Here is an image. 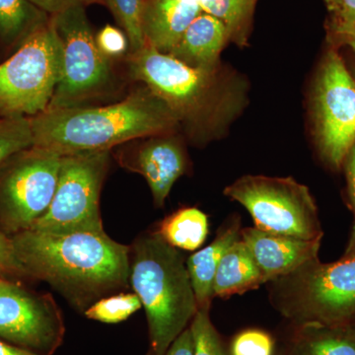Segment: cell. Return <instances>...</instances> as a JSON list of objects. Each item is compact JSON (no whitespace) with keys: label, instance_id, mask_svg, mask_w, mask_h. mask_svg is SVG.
I'll list each match as a JSON object with an SVG mask.
<instances>
[{"label":"cell","instance_id":"6da1fadb","mask_svg":"<svg viewBox=\"0 0 355 355\" xmlns=\"http://www.w3.org/2000/svg\"><path fill=\"white\" fill-rule=\"evenodd\" d=\"M11 239L26 277L48 282L79 310L130 282V247L105 231L53 234L30 229Z\"/></svg>","mask_w":355,"mask_h":355},{"label":"cell","instance_id":"8992f818","mask_svg":"<svg viewBox=\"0 0 355 355\" xmlns=\"http://www.w3.org/2000/svg\"><path fill=\"white\" fill-rule=\"evenodd\" d=\"M128 64L133 80L146 84L180 121L200 123L221 111L223 95L217 69L191 67L147 44L130 53Z\"/></svg>","mask_w":355,"mask_h":355},{"label":"cell","instance_id":"f546056e","mask_svg":"<svg viewBox=\"0 0 355 355\" xmlns=\"http://www.w3.org/2000/svg\"><path fill=\"white\" fill-rule=\"evenodd\" d=\"M0 275L9 279L27 277L16 257L12 239L1 229H0Z\"/></svg>","mask_w":355,"mask_h":355},{"label":"cell","instance_id":"9c48e42d","mask_svg":"<svg viewBox=\"0 0 355 355\" xmlns=\"http://www.w3.org/2000/svg\"><path fill=\"white\" fill-rule=\"evenodd\" d=\"M108 165L109 151L62 156L55 196L32 230L53 234L104 231L100 193Z\"/></svg>","mask_w":355,"mask_h":355},{"label":"cell","instance_id":"7a4b0ae2","mask_svg":"<svg viewBox=\"0 0 355 355\" xmlns=\"http://www.w3.org/2000/svg\"><path fill=\"white\" fill-rule=\"evenodd\" d=\"M34 144L60 156L109 151L140 137L174 130V112L148 88L103 107L46 109L30 118Z\"/></svg>","mask_w":355,"mask_h":355},{"label":"cell","instance_id":"2e32d148","mask_svg":"<svg viewBox=\"0 0 355 355\" xmlns=\"http://www.w3.org/2000/svg\"><path fill=\"white\" fill-rule=\"evenodd\" d=\"M228 41L225 25L214 16L202 12L187 28L168 55L191 67L214 69Z\"/></svg>","mask_w":355,"mask_h":355},{"label":"cell","instance_id":"277c9868","mask_svg":"<svg viewBox=\"0 0 355 355\" xmlns=\"http://www.w3.org/2000/svg\"><path fill=\"white\" fill-rule=\"evenodd\" d=\"M270 282L275 307L300 326L352 324L355 319V235L340 260L324 263L313 259Z\"/></svg>","mask_w":355,"mask_h":355},{"label":"cell","instance_id":"5b68a950","mask_svg":"<svg viewBox=\"0 0 355 355\" xmlns=\"http://www.w3.org/2000/svg\"><path fill=\"white\" fill-rule=\"evenodd\" d=\"M62 51L51 17L0 64V119L32 118L48 109L62 76Z\"/></svg>","mask_w":355,"mask_h":355},{"label":"cell","instance_id":"cb8c5ba5","mask_svg":"<svg viewBox=\"0 0 355 355\" xmlns=\"http://www.w3.org/2000/svg\"><path fill=\"white\" fill-rule=\"evenodd\" d=\"M127 35L130 53L146 44L144 33V0H105Z\"/></svg>","mask_w":355,"mask_h":355},{"label":"cell","instance_id":"7402d4cb","mask_svg":"<svg viewBox=\"0 0 355 355\" xmlns=\"http://www.w3.org/2000/svg\"><path fill=\"white\" fill-rule=\"evenodd\" d=\"M256 2L257 0H200V6L202 12L214 16L225 25L229 40L244 46Z\"/></svg>","mask_w":355,"mask_h":355},{"label":"cell","instance_id":"d6986e66","mask_svg":"<svg viewBox=\"0 0 355 355\" xmlns=\"http://www.w3.org/2000/svg\"><path fill=\"white\" fill-rule=\"evenodd\" d=\"M51 17L30 0H0V49L13 53Z\"/></svg>","mask_w":355,"mask_h":355},{"label":"cell","instance_id":"5bb4252c","mask_svg":"<svg viewBox=\"0 0 355 355\" xmlns=\"http://www.w3.org/2000/svg\"><path fill=\"white\" fill-rule=\"evenodd\" d=\"M186 157L176 140L156 139L144 144L133 162L132 170L144 177L156 207H162L173 186L186 170Z\"/></svg>","mask_w":355,"mask_h":355},{"label":"cell","instance_id":"f1b7e54d","mask_svg":"<svg viewBox=\"0 0 355 355\" xmlns=\"http://www.w3.org/2000/svg\"><path fill=\"white\" fill-rule=\"evenodd\" d=\"M95 38L98 48L108 58L121 57L130 46L125 33L111 25L105 26Z\"/></svg>","mask_w":355,"mask_h":355},{"label":"cell","instance_id":"4fadbf2b","mask_svg":"<svg viewBox=\"0 0 355 355\" xmlns=\"http://www.w3.org/2000/svg\"><path fill=\"white\" fill-rule=\"evenodd\" d=\"M246 244L263 282L286 277L301 266L318 258L322 239L303 240L270 234L256 227L241 229Z\"/></svg>","mask_w":355,"mask_h":355},{"label":"cell","instance_id":"60d3db41","mask_svg":"<svg viewBox=\"0 0 355 355\" xmlns=\"http://www.w3.org/2000/svg\"><path fill=\"white\" fill-rule=\"evenodd\" d=\"M354 233H355V231H354Z\"/></svg>","mask_w":355,"mask_h":355},{"label":"cell","instance_id":"1f68e13d","mask_svg":"<svg viewBox=\"0 0 355 355\" xmlns=\"http://www.w3.org/2000/svg\"><path fill=\"white\" fill-rule=\"evenodd\" d=\"M343 165H345V175H347V191H349L350 205H352L355 214V146L349 151Z\"/></svg>","mask_w":355,"mask_h":355},{"label":"cell","instance_id":"3957f363","mask_svg":"<svg viewBox=\"0 0 355 355\" xmlns=\"http://www.w3.org/2000/svg\"><path fill=\"white\" fill-rule=\"evenodd\" d=\"M130 282L146 313L150 349L165 355L198 311L186 261L157 232L135 240Z\"/></svg>","mask_w":355,"mask_h":355},{"label":"cell","instance_id":"d590c367","mask_svg":"<svg viewBox=\"0 0 355 355\" xmlns=\"http://www.w3.org/2000/svg\"><path fill=\"white\" fill-rule=\"evenodd\" d=\"M180 1L189 2V3L200 4V0H180Z\"/></svg>","mask_w":355,"mask_h":355},{"label":"cell","instance_id":"7c38bea8","mask_svg":"<svg viewBox=\"0 0 355 355\" xmlns=\"http://www.w3.org/2000/svg\"><path fill=\"white\" fill-rule=\"evenodd\" d=\"M62 311L50 294L29 291L9 279L0 284V340L41 355L64 343Z\"/></svg>","mask_w":355,"mask_h":355},{"label":"cell","instance_id":"ac0fdd59","mask_svg":"<svg viewBox=\"0 0 355 355\" xmlns=\"http://www.w3.org/2000/svg\"><path fill=\"white\" fill-rule=\"evenodd\" d=\"M265 284L253 257L241 238L222 257L214 280V296L228 298Z\"/></svg>","mask_w":355,"mask_h":355},{"label":"cell","instance_id":"d6a6232c","mask_svg":"<svg viewBox=\"0 0 355 355\" xmlns=\"http://www.w3.org/2000/svg\"><path fill=\"white\" fill-rule=\"evenodd\" d=\"M30 1L49 15L53 16L62 11L70 0H30Z\"/></svg>","mask_w":355,"mask_h":355},{"label":"cell","instance_id":"8fae6325","mask_svg":"<svg viewBox=\"0 0 355 355\" xmlns=\"http://www.w3.org/2000/svg\"><path fill=\"white\" fill-rule=\"evenodd\" d=\"M313 114L320 153L340 167L355 146V80L336 50L327 53L318 73Z\"/></svg>","mask_w":355,"mask_h":355},{"label":"cell","instance_id":"74e56055","mask_svg":"<svg viewBox=\"0 0 355 355\" xmlns=\"http://www.w3.org/2000/svg\"><path fill=\"white\" fill-rule=\"evenodd\" d=\"M146 355H154L153 352V350L149 349V352H147Z\"/></svg>","mask_w":355,"mask_h":355},{"label":"cell","instance_id":"e0dca14e","mask_svg":"<svg viewBox=\"0 0 355 355\" xmlns=\"http://www.w3.org/2000/svg\"><path fill=\"white\" fill-rule=\"evenodd\" d=\"M241 238L240 221L231 222L219 231L209 246L191 254L186 261L187 268L197 299L198 308L211 305L214 299V280L223 254Z\"/></svg>","mask_w":355,"mask_h":355},{"label":"cell","instance_id":"83f0119b","mask_svg":"<svg viewBox=\"0 0 355 355\" xmlns=\"http://www.w3.org/2000/svg\"><path fill=\"white\" fill-rule=\"evenodd\" d=\"M273 340L268 334L247 330L236 336L231 347L232 355H272Z\"/></svg>","mask_w":355,"mask_h":355},{"label":"cell","instance_id":"4316f807","mask_svg":"<svg viewBox=\"0 0 355 355\" xmlns=\"http://www.w3.org/2000/svg\"><path fill=\"white\" fill-rule=\"evenodd\" d=\"M328 6L331 13V34L340 42H354L355 0H333Z\"/></svg>","mask_w":355,"mask_h":355},{"label":"cell","instance_id":"ab89813d","mask_svg":"<svg viewBox=\"0 0 355 355\" xmlns=\"http://www.w3.org/2000/svg\"><path fill=\"white\" fill-rule=\"evenodd\" d=\"M331 1H333V0H326L327 4L330 3Z\"/></svg>","mask_w":355,"mask_h":355},{"label":"cell","instance_id":"484cf974","mask_svg":"<svg viewBox=\"0 0 355 355\" xmlns=\"http://www.w3.org/2000/svg\"><path fill=\"white\" fill-rule=\"evenodd\" d=\"M210 306L198 307L189 327L193 338V355H226L218 333L209 317Z\"/></svg>","mask_w":355,"mask_h":355},{"label":"cell","instance_id":"30bf717a","mask_svg":"<svg viewBox=\"0 0 355 355\" xmlns=\"http://www.w3.org/2000/svg\"><path fill=\"white\" fill-rule=\"evenodd\" d=\"M62 156L31 146L0 165V229L8 236L29 230L50 207Z\"/></svg>","mask_w":355,"mask_h":355},{"label":"cell","instance_id":"44dd1931","mask_svg":"<svg viewBox=\"0 0 355 355\" xmlns=\"http://www.w3.org/2000/svg\"><path fill=\"white\" fill-rule=\"evenodd\" d=\"M156 232L172 247L196 251L209 235V218L197 207H184L166 217Z\"/></svg>","mask_w":355,"mask_h":355},{"label":"cell","instance_id":"52a82bcc","mask_svg":"<svg viewBox=\"0 0 355 355\" xmlns=\"http://www.w3.org/2000/svg\"><path fill=\"white\" fill-rule=\"evenodd\" d=\"M224 195L242 205L261 231L303 240L323 238L309 189L291 177L246 175L229 184Z\"/></svg>","mask_w":355,"mask_h":355},{"label":"cell","instance_id":"603a6c76","mask_svg":"<svg viewBox=\"0 0 355 355\" xmlns=\"http://www.w3.org/2000/svg\"><path fill=\"white\" fill-rule=\"evenodd\" d=\"M142 307L135 293H119L106 296L93 303L84 311L87 319L105 324L125 321Z\"/></svg>","mask_w":355,"mask_h":355},{"label":"cell","instance_id":"d4e9b609","mask_svg":"<svg viewBox=\"0 0 355 355\" xmlns=\"http://www.w3.org/2000/svg\"><path fill=\"white\" fill-rule=\"evenodd\" d=\"M33 144L30 118L0 119V165Z\"/></svg>","mask_w":355,"mask_h":355},{"label":"cell","instance_id":"f35d334b","mask_svg":"<svg viewBox=\"0 0 355 355\" xmlns=\"http://www.w3.org/2000/svg\"><path fill=\"white\" fill-rule=\"evenodd\" d=\"M350 324H352V326L354 327V328L355 329V319L354 320V321H352V323Z\"/></svg>","mask_w":355,"mask_h":355},{"label":"cell","instance_id":"4dcf8cb0","mask_svg":"<svg viewBox=\"0 0 355 355\" xmlns=\"http://www.w3.org/2000/svg\"><path fill=\"white\" fill-rule=\"evenodd\" d=\"M193 338H191L190 329L187 328L170 345L165 355H193Z\"/></svg>","mask_w":355,"mask_h":355},{"label":"cell","instance_id":"ba28073f","mask_svg":"<svg viewBox=\"0 0 355 355\" xmlns=\"http://www.w3.org/2000/svg\"><path fill=\"white\" fill-rule=\"evenodd\" d=\"M51 21L62 44V76L48 109L78 107L108 85L109 58L98 48L83 2L70 0Z\"/></svg>","mask_w":355,"mask_h":355},{"label":"cell","instance_id":"836d02e7","mask_svg":"<svg viewBox=\"0 0 355 355\" xmlns=\"http://www.w3.org/2000/svg\"><path fill=\"white\" fill-rule=\"evenodd\" d=\"M0 355H41L0 340Z\"/></svg>","mask_w":355,"mask_h":355},{"label":"cell","instance_id":"e575fe53","mask_svg":"<svg viewBox=\"0 0 355 355\" xmlns=\"http://www.w3.org/2000/svg\"><path fill=\"white\" fill-rule=\"evenodd\" d=\"M79 1L83 2V4H89V3H94V2H97L98 0H79Z\"/></svg>","mask_w":355,"mask_h":355},{"label":"cell","instance_id":"8d00e7d4","mask_svg":"<svg viewBox=\"0 0 355 355\" xmlns=\"http://www.w3.org/2000/svg\"><path fill=\"white\" fill-rule=\"evenodd\" d=\"M349 46H352V50H354L355 53V41L354 42H349Z\"/></svg>","mask_w":355,"mask_h":355},{"label":"cell","instance_id":"9a60e30c","mask_svg":"<svg viewBox=\"0 0 355 355\" xmlns=\"http://www.w3.org/2000/svg\"><path fill=\"white\" fill-rule=\"evenodd\" d=\"M202 12L200 4L180 0H144V33L146 44L169 53L187 28Z\"/></svg>","mask_w":355,"mask_h":355},{"label":"cell","instance_id":"ffe728a7","mask_svg":"<svg viewBox=\"0 0 355 355\" xmlns=\"http://www.w3.org/2000/svg\"><path fill=\"white\" fill-rule=\"evenodd\" d=\"M293 355H355V329L352 324H301Z\"/></svg>","mask_w":355,"mask_h":355}]
</instances>
